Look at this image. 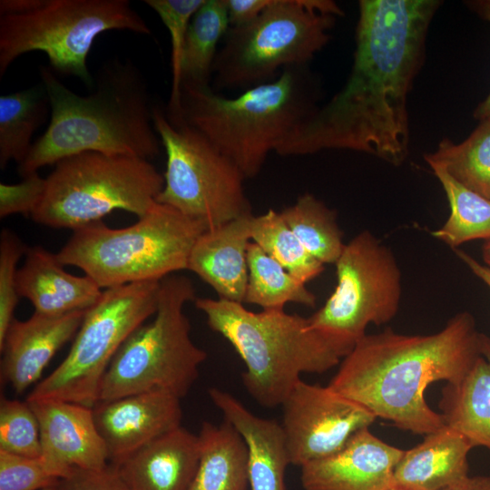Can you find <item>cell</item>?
I'll return each mask as SVG.
<instances>
[{"label":"cell","instance_id":"9a60e30c","mask_svg":"<svg viewBox=\"0 0 490 490\" xmlns=\"http://www.w3.org/2000/svg\"><path fill=\"white\" fill-rule=\"evenodd\" d=\"M40 428L41 458L64 480L74 470L99 471L110 466L93 407L53 398L26 400Z\"/></svg>","mask_w":490,"mask_h":490},{"label":"cell","instance_id":"ee69618b","mask_svg":"<svg viewBox=\"0 0 490 490\" xmlns=\"http://www.w3.org/2000/svg\"><path fill=\"white\" fill-rule=\"evenodd\" d=\"M41 490H71V489H69L66 486V485L64 483V481L62 480L61 483L56 485L46 487V488H44V489H41Z\"/></svg>","mask_w":490,"mask_h":490},{"label":"cell","instance_id":"f1b7e54d","mask_svg":"<svg viewBox=\"0 0 490 490\" xmlns=\"http://www.w3.org/2000/svg\"><path fill=\"white\" fill-rule=\"evenodd\" d=\"M248 284L243 303L262 309H282L287 303L315 307L316 296L277 260L250 241L247 251Z\"/></svg>","mask_w":490,"mask_h":490},{"label":"cell","instance_id":"d4e9b609","mask_svg":"<svg viewBox=\"0 0 490 490\" xmlns=\"http://www.w3.org/2000/svg\"><path fill=\"white\" fill-rule=\"evenodd\" d=\"M198 437L200 460L189 490H249L247 446L234 426L204 421Z\"/></svg>","mask_w":490,"mask_h":490},{"label":"cell","instance_id":"1f68e13d","mask_svg":"<svg viewBox=\"0 0 490 490\" xmlns=\"http://www.w3.org/2000/svg\"><path fill=\"white\" fill-rule=\"evenodd\" d=\"M250 236L252 242L305 284L325 270V265L305 250L280 212L270 209L260 215H253Z\"/></svg>","mask_w":490,"mask_h":490},{"label":"cell","instance_id":"4dcf8cb0","mask_svg":"<svg viewBox=\"0 0 490 490\" xmlns=\"http://www.w3.org/2000/svg\"><path fill=\"white\" fill-rule=\"evenodd\" d=\"M446 195L450 214L442 227L431 232L449 247L475 240H490V200L455 181L444 169L430 166Z\"/></svg>","mask_w":490,"mask_h":490},{"label":"cell","instance_id":"9c48e42d","mask_svg":"<svg viewBox=\"0 0 490 490\" xmlns=\"http://www.w3.org/2000/svg\"><path fill=\"white\" fill-rule=\"evenodd\" d=\"M195 295L191 280L183 275L161 279L153 319L138 327L121 346L103 377L98 401L144 392L181 399L187 395L207 358L192 341L183 312Z\"/></svg>","mask_w":490,"mask_h":490},{"label":"cell","instance_id":"8992f818","mask_svg":"<svg viewBox=\"0 0 490 490\" xmlns=\"http://www.w3.org/2000/svg\"><path fill=\"white\" fill-rule=\"evenodd\" d=\"M110 30L152 34L128 0H1L0 78L15 59L41 51L54 70L93 88L87 56Z\"/></svg>","mask_w":490,"mask_h":490},{"label":"cell","instance_id":"4fadbf2b","mask_svg":"<svg viewBox=\"0 0 490 490\" xmlns=\"http://www.w3.org/2000/svg\"><path fill=\"white\" fill-rule=\"evenodd\" d=\"M335 265L334 291L308 318L344 358L367 335L369 324L380 326L397 315L402 279L393 252L369 230L347 243Z\"/></svg>","mask_w":490,"mask_h":490},{"label":"cell","instance_id":"44dd1931","mask_svg":"<svg viewBox=\"0 0 490 490\" xmlns=\"http://www.w3.org/2000/svg\"><path fill=\"white\" fill-rule=\"evenodd\" d=\"M16 286L19 297L27 299L34 312L48 316L87 310L103 293L90 277L70 274L56 254L41 246L28 247Z\"/></svg>","mask_w":490,"mask_h":490},{"label":"cell","instance_id":"7bdbcfd3","mask_svg":"<svg viewBox=\"0 0 490 490\" xmlns=\"http://www.w3.org/2000/svg\"><path fill=\"white\" fill-rule=\"evenodd\" d=\"M485 265L490 269V240H485L482 250Z\"/></svg>","mask_w":490,"mask_h":490},{"label":"cell","instance_id":"3957f363","mask_svg":"<svg viewBox=\"0 0 490 490\" xmlns=\"http://www.w3.org/2000/svg\"><path fill=\"white\" fill-rule=\"evenodd\" d=\"M39 73L50 103V122L18 164L21 177L85 152L148 161L159 155L162 142L153 124L154 105L132 62L104 63L94 90L87 95L68 89L49 67L40 66Z\"/></svg>","mask_w":490,"mask_h":490},{"label":"cell","instance_id":"d590c367","mask_svg":"<svg viewBox=\"0 0 490 490\" xmlns=\"http://www.w3.org/2000/svg\"><path fill=\"white\" fill-rule=\"evenodd\" d=\"M41 457L0 450V490H41L60 484Z\"/></svg>","mask_w":490,"mask_h":490},{"label":"cell","instance_id":"f35d334b","mask_svg":"<svg viewBox=\"0 0 490 490\" xmlns=\"http://www.w3.org/2000/svg\"><path fill=\"white\" fill-rule=\"evenodd\" d=\"M271 0H225L230 27L247 24L258 17Z\"/></svg>","mask_w":490,"mask_h":490},{"label":"cell","instance_id":"8fae6325","mask_svg":"<svg viewBox=\"0 0 490 490\" xmlns=\"http://www.w3.org/2000/svg\"><path fill=\"white\" fill-rule=\"evenodd\" d=\"M161 280L109 288L85 312L64 359L26 400L53 398L93 407L103 377L126 338L157 310Z\"/></svg>","mask_w":490,"mask_h":490},{"label":"cell","instance_id":"74e56055","mask_svg":"<svg viewBox=\"0 0 490 490\" xmlns=\"http://www.w3.org/2000/svg\"><path fill=\"white\" fill-rule=\"evenodd\" d=\"M63 481L71 490H126L111 465L99 471L75 469Z\"/></svg>","mask_w":490,"mask_h":490},{"label":"cell","instance_id":"2e32d148","mask_svg":"<svg viewBox=\"0 0 490 490\" xmlns=\"http://www.w3.org/2000/svg\"><path fill=\"white\" fill-rule=\"evenodd\" d=\"M403 453L364 427L338 451L300 466L301 485L305 490H392Z\"/></svg>","mask_w":490,"mask_h":490},{"label":"cell","instance_id":"5bb4252c","mask_svg":"<svg viewBox=\"0 0 490 490\" xmlns=\"http://www.w3.org/2000/svg\"><path fill=\"white\" fill-rule=\"evenodd\" d=\"M282 428L290 464L302 466L338 451L357 431L376 416L328 386L302 379L281 404Z\"/></svg>","mask_w":490,"mask_h":490},{"label":"cell","instance_id":"83f0119b","mask_svg":"<svg viewBox=\"0 0 490 490\" xmlns=\"http://www.w3.org/2000/svg\"><path fill=\"white\" fill-rule=\"evenodd\" d=\"M425 160L429 166L441 167L455 181L490 200V120L480 121L459 143L442 140Z\"/></svg>","mask_w":490,"mask_h":490},{"label":"cell","instance_id":"60d3db41","mask_svg":"<svg viewBox=\"0 0 490 490\" xmlns=\"http://www.w3.org/2000/svg\"><path fill=\"white\" fill-rule=\"evenodd\" d=\"M455 251L474 275L480 279L490 289V269L462 250H456Z\"/></svg>","mask_w":490,"mask_h":490},{"label":"cell","instance_id":"ab89813d","mask_svg":"<svg viewBox=\"0 0 490 490\" xmlns=\"http://www.w3.org/2000/svg\"><path fill=\"white\" fill-rule=\"evenodd\" d=\"M470 7L483 19L490 23V0L468 2ZM474 117L480 121L490 120V93L474 111Z\"/></svg>","mask_w":490,"mask_h":490},{"label":"cell","instance_id":"f546056e","mask_svg":"<svg viewBox=\"0 0 490 490\" xmlns=\"http://www.w3.org/2000/svg\"><path fill=\"white\" fill-rule=\"evenodd\" d=\"M280 215L312 257L324 265L336 263L346 244L334 210L313 194L304 193Z\"/></svg>","mask_w":490,"mask_h":490},{"label":"cell","instance_id":"cb8c5ba5","mask_svg":"<svg viewBox=\"0 0 490 490\" xmlns=\"http://www.w3.org/2000/svg\"><path fill=\"white\" fill-rule=\"evenodd\" d=\"M446 426L473 446L490 450V338L480 336V354L464 378L446 384L438 403Z\"/></svg>","mask_w":490,"mask_h":490},{"label":"cell","instance_id":"7c38bea8","mask_svg":"<svg viewBox=\"0 0 490 490\" xmlns=\"http://www.w3.org/2000/svg\"><path fill=\"white\" fill-rule=\"evenodd\" d=\"M152 117L166 153L164 184L157 202L205 230L252 213L246 178L232 161L192 126L172 122L157 105Z\"/></svg>","mask_w":490,"mask_h":490},{"label":"cell","instance_id":"ba28073f","mask_svg":"<svg viewBox=\"0 0 490 490\" xmlns=\"http://www.w3.org/2000/svg\"><path fill=\"white\" fill-rule=\"evenodd\" d=\"M343 15L332 0H271L250 23L230 27L214 61L212 88L245 91L287 67L307 65Z\"/></svg>","mask_w":490,"mask_h":490},{"label":"cell","instance_id":"5b68a950","mask_svg":"<svg viewBox=\"0 0 490 490\" xmlns=\"http://www.w3.org/2000/svg\"><path fill=\"white\" fill-rule=\"evenodd\" d=\"M208 326L224 337L246 370L242 383L263 407L281 406L303 373H323L340 363L341 354L309 327V318L284 309L253 312L242 303L197 298Z\"/></svg>","mask_w":490,"mask_h":490},{"label":"cell","instance_id":"603a6c76","mask_svg":"<svg viewBox=\"0 0 490 490\" xmlns=\"http://www.w3.org/2000/svg\"><path fill=\"white\" fill-rule=\"evenodd\" d=\"M473 448L463 435L444 425L417 446L404 450L394 469V488L443 490L465 479Z\"/></svg>","mask_w":490,"mask_h":490},{"label":"cell","instance_id":"e0dca14e","mask_svg":"<svg viewBox=\"0 0 490 490\" xmlns=\"http://www.w3.org/2000/svg\"><path fill=\"white\" fill-rule=\"evenodd\" d=\"M97 429L106 446L110 465L181 426V398L164 392H144L93 407Z\"/></svg>","mask_w":490,"mask_h":490},{"label":"cell","instance_id":"8d00e7d4","mask_svg":"<svg viewBox=\"0 0 490 490\" xmlns=\"http://www.w3.org/2000/svg\"><path fill=\"white\" fill-rule=\"evenodd\" d=\"M45 190V178L38 172L23 178L18 183H0V217L20 213L31 215Z\"/></svg>","mask_w":490,"mask_h":490},{"label":"cell","instance_id":"e575fe53","mask_svg":"<svg viewBox=\"0 0 490 490\" xmlns=\"http://www.w3.org/2000/svg\"><path fill=\"white\" fill-rule=\"evenodd\" d=\"M28 247L11 230L3 229L0 235V344L14 321L19 300L16 286L17 264Z\"/></svg>","mask_w":490,"mask_h":490},{"label":"cell","instance_id":"6da1fadb","mask_svg":"<svg viewBox=\"0 0 490 490\" xmlns=\"http://www.w3.org/2000/svg\"><path fill=\"white\" fill-rule=\"evenodd\" d=\"M437 0H360L356 49L343 88L279 146L280 156L350 150L401 164L408 155V94L425 58Z\"/></svg>","mask_w":490,"mask_h":490},{"label":"cell","instance_id":"30bf717a","mask_svg":"<svg viewBox=\"0 0 490 490\" xmlns=\"http://www.w3.org/2000/svg\"><path fill=\"white\" fill-rule=\"evenodd\" d=\"M164 184L150 161L85 152L54 164L31 219L51 228L75 230L115 210L142 217Z\"/></svg>","mask_w":490,"mask_h":490},{"label":"cell","instance_id":"4316f807","mask_svg":"<svg viewBox=\"0 0 490 490\" xmlns=\"http://www.w3.org/2000/svg\"><path fill=\"white\" fill-rule=\"evenodd\" d=\"M230 27L225 0H204L188 26L181 84L210 85L219 46Z\"/></svg>","mask_w":490,"mask_h":490},{"label":"cell","instance_id":"ac0fdd59","mask_svg":"<svg viewBox=\"0 0 490 490\" xmlns=\"http://www.w3.org/2000/svg\"><path fill=\"white\" fill-rule=\"evenodd\" d=\"M85 312L60 316L34 312L26 320L14 319L0 350L2 375L16 393L39 382L53 357L77 333Z\"/></svg>","mask_w":490,"mask_h":490},{"label":"cell","instance_id":"f6af8a7d","mask_svg":"<svg viewBox=\"0 0 490 490\" xmlns=\"http://www.w3.org/2000/svg\"><path fill=\"white\" fill-rule=\"evenodd\" d=\"M392 490H399V489H397V488H393Z\"/></svg>","mask_w":490,"mask_h":490},{"label":"cell","instance_id":"ffe728a7","mask_svg":"<svg viewBox=\"0 0 490 490\" xmlns=\"http://www.w3.org/2000/svg\"><path fill=\"white\" fill-rule=\"evenodd\" d=\"M252 216H241L205 230L192 247L188 270L209 284L219 299L243 304Z\"/></svg>","mask_w":490,"mask_h":490},{"label":"cell","instance_id":"d6a6232c","mask_svg":"<svg viewBox=\"0 0 490 490\" xmlns=\"http://www.w3.org/2000/svg\"><path fill=\"white\" fill-rule=\"evenodd\" d=\"M204 0H145L171 35L172 88L165 111L172 122L181 121V64L189 24Z\"/></svg>","mask_w":490,"mask_h":490},{"label":"cell","instance_id":"7a4b0ae2","mask_svg":"<svg viewBox=\"0 0 490 490\" xmlns=\"http://www.w3.org/2000/svg\"><path fill=\"white\" fill-rule=\"evenodd\" d=\"M480 336L467 311L429 335L391 328L367 334L341 359L328 386L376 417L426 436L445 423L426 403L425 391L436 381L460 382L480 354Z\"/></svg>","mask_w":490,"mask_h":490},{"label":"cell","instance_id":"484cf974","mask_svg":"<svg viewBox=\"0 0 490 490\" xmlns=\"http://www.w3.org/2000/svg\"><path fill=\"white\" fill-rule=\"evenodd\" d=\"M51 107L46 91L38 85L0 96V168L10 161L22 163L29 154L33 134Z\"/></svg>","mask_w":490,"mask_h":490},{"label":"cell","instance_id":"277c9868","mask_svg":"<svg viewBox=\"0 0 490 490\" xmlns=\"http://www.w3.org/2000/svg\"><path fill=\"white\" fill-rule=\"evenodd\" d=\"M317 83L307 65L290 66L270 82L235 97L210 85L181 84V121L201 132L246 179L317 107Z\"/></svg>","mask_w":490,"mask_h":490},{"label":"cell","instance_id":"7402d4cb","mask_svg":"<svg viewBox=\"0 0 490 490\" xmlns=\"http://www.w3.org/2000/svg\"><path fill=\"white\" fill-rule=\"evenodd\" d=\"M208 394L246 444L250 489L286 490L285 471L290 459L281 424L255 416L227 391L212 387Z\"/></svg>","mask_w":490,"mask_h":490},{"label":"cell","instance_id":"b9f144b4","mask_svg":"<svg viewBox=\"0 0 490 490\" xmlns=\"http://www.w3.org/2000/svg\"><path fill=\"white\" fill-rule=\"evenodd\" d=\"M443 490H490V476H467Z\"/></svg>","mask_w":490,"mask_h":490},{"label":"cell","instance_id":"836d02e7","mask_svg":"<svg viewBox=\"0 0 490 490\" xmlns=\"http://www.w3.org/2000/svg\"><path fill=\"white\" fill-rule=\"evenodd\" d=\"M0 450L24 456H41L39 423L26 400L1 397Z\"/></svg>","mask_w":490,"mask_h":490},{"label":"cell","instance_id":"52a82bcc","mask_svg":"<svg viewBox=\"0 0 490 490\" xmlns=\"http://www.w3.org/2000/svg\"><path fill=\"white\" fill-rule=\"evenodd\" d=\"M204 230L174 208L156 201L128 227L110 228L97 220L74 230L56 255L63 265L79 268L106 289L161 280L188 270L192 247Z\"/></svg>","mask_w":490,"mask_h":490},{"label":"cell","instance_id":"d6986e66","mask_svg":"<svg viewBox=\"0 0 490 490\" xmlns=\"http://www.w3.org/2000/svg\"><path fill=\"white\" fill-rule=\"evenodd\" d=\"M199 460L198 435L181 426L111 466L126 490H189Z\"/></svg>","mask_w":490,"mask_h":490}]
</instances>
